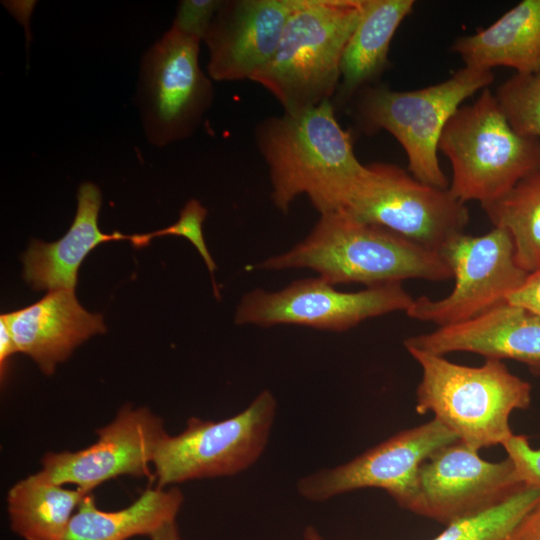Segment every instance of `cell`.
I'll list each match as a JSON object with an SVG mask.
<instances>
[{
	"mask_svg": "<svg viewBox=\"0 0 540 540\" xmlns=\"http://www.w3.org/2000/svg\"><path fill=\"white\" fill-rule=\"evenodd\" d=\"M256 143L268 166L274 205L286 213L306 195L321 214L344 209L368 173L353 149L351 134L331 100L260 123Z\"/></svg>",
	"mask_w": 540,
	"mask_h": 540,
	"instance_id": "cell-1",
	"label": "cell"
},
{
	"mask_svg": "<svg viewBox=\"0 0 540 540\" xmlns=\"http://www.w3.org/2000/svg\"><path fill=\"white\" fill-rule=\"evenodd\" d=\"M258 267L311 269L333 286L357 282L369 288L406 279H452L440 253L381 226L359 221L342 209L321 214L307 237Z\"/></svg>",
	"mask_w": 540,
	"mask_h": 540,
	"instance_id": "cell-2",
	"label": "cell"
},
{
	"mask_svg": "<svg viewBox=\"0 0 540 540\" xmlns=\"http://www.w3.org/2000/svg\"><path fill=\"white\" fill-rule=\"evenodd\" d=\"M422 375L416 412H431L468 447L480 451L502 445L513 435L510 416L531 404V385L511 373L501 360L477 367L441 355L408 350Z\"/></svg>",
	"mask_w": 540,
	"mask_h": 540,
	"instance_id": "cell-3",
	"label": "cell"
},
{
	"mask_svg": "<svg viewBox=\"0 0 540 540\" xmlns=\"http://www.w3.org/2000/svg\"><path fill=\"white\" fill-rule=\"evenodd\" d=\"M365 0H297L277 50L252 81L268 90L284 112L295 113L331 100L340 64Z\"/></svg>",
	"mask_w": 540,
	"mask_h": 540,
	"instance_id": "cell-4",
	"label": "cell"
},
{
	"mask_svg": "<svg viewBox=\"0 0 540 540\" xmlns=\"http://www.w3.org/2000/svg\"><path fill=\"white\" fill-rule=\"evenodd\" d=\"M438 151L451 163V194L464 203L478 201L481 206L540 169V139L517 133L489 88L451 116Z\"/></svg>",
	"mask_w": 540,
	"mask_h": 540,
	"instance_id": "cell-5",
	"label": "cell"
},
{
	"mask_svg": "<svg viewBox=\"0 0 540 540\" xmlns=\"http://www.w3.org/2000/svg\"><path fill=\"white\" fill-rule=\"evenodd\" d=\"M493 80L492 70L464 66L448 79L416 90L368 85L359 91L356 116L366 132L385 130L393 135L406 153L413 177L448 189L438 159L442 131L463 101Z\"/></svg>",
	"mask_w": 540,
	"mask_h": 540,
	"instance_id": "cell-6",
	"label": "cell"
},
{
	"mask_svg": "<svg viewBox=\"0 0 540 540\" xmlns=\"http://www.w3.org/2000/svg\"><path fill=\"white\" fill-rule=\"evenodd\" d=\"M276 412L275 396L263 390L230 418L210 421L190 417L181 433H167L158 446L153 461L156 486L167 488L246 471L266 449Z\"/></svg>",
	"mask_w": 540,
	"mask_h": 540,
	"instance_id": "cell-7",
	"label": "cell"
},
{
	"mask_svg": "<svg viewBox=\"0 0 540 540\" xmlns=\"http://www.w3.org/2000/svg\"><path fill=\"white\" fill-rule=\"evenodd\" d=\"M367 166L365 179L342 209L350 216L438 253L465 233L469 210L449 188L425 184L395 164Z\"/></svg>",
	"mask_w": 540,
	"mask_h": 540,
	"instance_id": "cell-8",
	"label": "cell"
},
{
	"mask_svg": "<svg viewBox=\"0 0 540 540\" xmlns=\"http://www.w3.org/2000/svg\"><path fill=\"white\" fill-rule=\"evenodd\" d=\"M440 254L452 271V291L440 299L420 296L405 312L438 327L467 321L507 301L529 274L517 262L510 234L498 227L480 236L460 234Z\"/></svg>",
	"mask_w": 540,
	"mask_h": 540,
	"instance_id": "cell-9",
	"label": "cell"
},
{
	"mask_svg": "<svg viewBox=\"0 0 540 540\" xmlns=\"http://www.w3.org/2000/svg\"><path fill=\"white\" fill-rule=\"evenodd\" d=\"M199 45V39L171 27L142 60L139 107L147 138L157 146L190 136L212 103Z\"/></svg>",
	"mask_w": 540,
	"mask_h": 540,
	"instance_id": "cell-10",
	"label": "cell"
},
{
	"mask_svg": "<svg viewBox=\"0 0 540 540\" xmlns=\"http://www.w3.org/2000/svg\"><path fill=\"white\" fill-rule=\"evenodd\" d=\"M413 300L401 283L343 292L320 277L308 278L278 291L255 289L244 294L235 323L261 327L292 324L342 332L370 318L406 312Z\"/></svg>",
	"mask_w": 540,
	"mask_h": 540,
	"instance_id": "cell-11",
	"label": "cell"
},
{
	"mask_svg": "<svg viewBox=\"0 0 540 540\" xmlns=\"http://www.w3.org/2000/svg\"><path fill=\"white\" fill-rule=\"evenodd\" d=\"M458 440L433 418L394 434L348 462L303 476L297 482V492L308 501L324 502L347 492L378 488L410 511L421 465L436 451Z\"/></svg>",
	"mask_w": 540,
	"mask_h": 540,
	"instance_id": "cell-12",
	"label": "cell"
},
{
	"mask_svg": "<svg viewBox=\"0 0 540 540\" xmlns=\"http://www.w3.org/2000/svg\"><path fill=\"white\" fill-rule=\"evenodd\" d=\"M523 484L508 457L486 461L458 440L421 465L410 512L448 525L497 505Z\"/></svg>",
	"mask_w": 540,
	"mask_h": 540,
	"instance_id": "cell-13",
	"label": "cell"
},
{
	"mask_svg": "<svg viewBox=\"0 0 540 540\" xmlns=\"http://www.w3.org/2000/svg\"><path fill=\"white\" fill-rule=\"evenodd\" d=\"M97 440L77 451L46 453L40 472L54 483L85 493L119 476L151 477L158 446L167 434L161 417L147 407L124 405L96 430Z\"/></svg>",
	"mask_w": 540,
	"mask_h": 540,
	"instance_id": "cell-14",
	"label": "cell"
},
{
	"mask_svg": "<svg viewBox=\"0 0 540 540\" xmlns=\"http://www.w3.org/2000/svg\"><path fill=\"white\" fill-rule=\"evenodd\" d=\"M297 0L223 1L204 41L217 81L250 79L273 58Z\"/></svg>",
	"mask_w": 540,
	"mask_h": 540,
	"instance_id": "cell-15",
	"label": "cell"
},
{
	"mask_svg": "<svg viewBox=\"0 0 540 540\" xmlns=\"http://www.w3.org/2000/svg\"><path fill=\"white\" fill-rule=\"evenodd\" d=\"M404 346L441 356L471 352L486 359H511L540 375V318L507 301L467 321L411 336Z\"/></svg>",
	"mask_w": 540,
	"mask_h": 540,
	"instance_id": "cell-16",
	"label": "cell"
},
{
	"mask_svg": "<svg viewBox=\"0 0 540 540\" xmlns=\"http://www.w3.org/2000/svg\"><path fill=\"white\" fill-rule=\"evenodd\" d=\"M13 338L17 352L31 357L46 375L91 336L104 333L100 314L86 311L74 290L49 291L38 302L0 316Z\"/></svg>",
	"mask_w": 540,
	"mask_h": 540,
	"instance_id": "cell-17",
	"label": "cell"
},
{
	"mask_svg": "<svg viewBox=\"0 0 540 540\" xmlns=\"http://www.w3.org/2000/svg\"><path fill=\"white\" fill-rule=\"evenodd\" d=\"M101 207L99 188L85 182L77 193V211L67 233L59 240L45 243L33 240L22 256L24 278L35 290H74L79 267L97 245L129 240L131 235L119 232L105 234L98 227Z\"/></svg>",
	"mask_w": 540,
	"mask_h": 540,
	"instance_id": "cell-18",
	"label": "cell"
},
{
	"mask_svg": "<svg viewBox=\"0 0 540 540\" xmlns=\"http://www.w3.org/2000/svg\"><path fill=\"white\" fill-rule=\"evenodd\" d=\"M464 66L492 70L503 66L516 74L540 72V0H523L490 26L461 36L452 44Z\"/></svg>",
	"mask_w": 540,
	"mask_h": 540,
	"instance_id": "cell-19",
	"label": "cell"
},
{
	"mask_svg": "<svg viewBox=\"0 0 540 540\" xmlns=\"http://www.w3.org/2000/svg\"><path fill=\"white\" fill-rule=\"evenodd\" d=\"M182 491L169 488H147L132 504L115 511L96 505L92 493L84 496L73 514L61 540H128L150 536L162 525L176 521L182 507Z\"/></svg>",
	"mask_w": 540,
	"mask_h": 540,
	"instance_id": "cell-20",
	"label": "cell"
},
{
	"mask_svg": "<svg viewBox=\"0 0 540 540\" xmlns=\"http://www.w3.org/2000/svg\"><path fill=\"white\" fill-rule=\"evenodd\" d=\"M414 4L413 0H365L342 55L337 103L367 87L387 68L391 40Z\"/></svg>",
	"mask_w": 540,
	"mask_h": 540,
	"instance_id": "cell-21",
	"label": "cell"
},
{
	"mask_svg": "<svg viewBox=\"0 0 540 540\" xmlns=\"http://www.w3.org/2000/svg\"><path fill=\"white\" fill-rule=\"evenodd\" d=\"M86 494L54 483L40 471L32 474L8 491L10 528L24 540H61Z\"/></svg>",
	"mask_w": 540,
	"mask_h": 540,
	"instance_id": "cell-22",
	"label": "cell"
},
{
	"mask_svg": "<svg viewBox=\"0 0 540 540\" xmlns=\"http://www.w3.org/2000/svg\"><path fill=\"white\" fill-rule=\"evenodd\" d=\"M482 208L494 227L510 234L518 264L528 273L540 269V169Z\"/></svg>",
	"mask_w": 540,
	"mask_h": 540,
	"instance_id": "cell-23",
	"label": "cell"
},
{
	"mask_svg": "<svg viewBox=\"0 0 540 540\" xmlns=\"http://www.w3.org/2000/svg\"><path fill=\"white\" fill-rule=\"evenodd\" d=\"M540 499V489L523 484L497 505L452 522L431 540H504Z\"/></svg>",
	"mask_w": 540,
	"mask_h": 540,
	"instance_id": "cell-24",
	"label": "cell"
},
{
	"mask_svg": "<svg viewBox=\"0 0 540 540\" xmlns=\"http://www.w3.org/2000/svg\"><path fill=\"white\" fill-rule=\"evenodd\" d=\"M494 95L517 133L540 139V72L515 73L497 87Z\"/></svg>",
	"mask_w": 540,
	"mask_h": 540,
	"instance_id": "cell-25",
	"label": "cell"
},
{
	"mask_svg": "<svg viewBox=\"0 0 540 540\" xmlns=\"http://www.w3.org/2000/svg\"><path fill=\"white\" fill-rule=\"evenodd\" d=\"M206 215L207 211L201 203L196 199H191L180 211L179 219L174 224L151 233L131 235L130 241L134 247L141 248L147 246L155 237L165 235L185 237L198 250L210 274L213 275L216 264L207 249L202 232V224Z\"/></svg>",
	"mask_w": 540,
	"mask_h": 540,
	"instance_id": "cell-26",
	"label": "cell"
},
{
	"mask_svg": "<svg viewBox=\"0 0 540 540\" xmlns=\"http://www.w3.org/2000/svg\"><path fill=\"white\" fill-rule=\"evenodd\" d=\"M222 3L220 0L180 1L172 28L201 41Z\"/></svg>",
	"mask_w": 540,
	"mask_h": 540,
	"instance_id": "cell-27",
	"label": "cell"
},
{
	"mask_svg": "<svg viewBox=\"0 0 540 540\" xmlns=\"http://www.w3.org/2000/svg\"><path fill=\"white\" fill-rule=\"evenodd\" d=\"M520 480L540 489V448H533L525 435L513 434L503 444Z\"/></svg>",
	"mask_w": 540,
	"mask_h": 540,
	"instance_id": "cell-28",
	"label": "cell"
},
{
	"mask_svg": "<svg viewBox=\"0 0 540 540\" xmlns=\"http://www.w3.org/2000/svg\"><path fill=\"white\" fill-rule=\"evenodd\" d=\"M507 302L540 318V269L529 273L524 283L507 297Z\"/></svg>",
	"mask_w": 540,
	"mask_h": 540,
	"instance_id": "cell-29",
	"label": "cell"
},
{
	"mask_svg": "<svg viewBox=\"0 0 540 540\" xmlns=\"http://www.w3.org/2000/svg\"><path fill=\"white\" fill-rule=\"evenodd\" d=\"M504 540H540V499Z\"/></svg>",
	"mask_w": 540,
	"mask_h": 540,
	"instance_id": "cell-30",
	"label": "cell"
},
{
	"mask_svg": "<svg viewBox=\"0 0 540 540\" xmlns=\"http://www.w3.org/2000/svg\"><path fill=\"white\" fill-rule=\"evenodd\" d=\"M17 352L11 333L5 323L0 318V376L1 382H5L10 357Z\"/></svg>",
	"mask_w": 540,
	"mask_h": 540,
	"instance_id": "cell-31",
	"label": "cell"
},
{
	"mask_svg": "<svg viewBox=\"0 0 540 540\" xmlns=\"http://www.w3.org/2000/svg\"><path fill=\"white\" fill-rule=\"evenodd\" d=\"M149 538L150 540H183L176 521H171L162 525L155 530Z\"/></svg>",
	"mask_w": 540,
	"mask_h": 540,
	"instance_id": "cell-32",
	"label": "cell"
},
{
	"mask_svg": "<svg viewBox=\"0 0 540 540\" xmlns=\"http://www.w3.org/2000/svg\"><path fill=\"white\" fill-rule=\"evenodd\" d=\"M303 540H326V539L315 526L308 525L304 529Z\"/></svg>",
	"mask_w": 540,
	"mask_h": 540,
	"instance_id": "cell-33",
	"label": "cell"
}]
</instances>
